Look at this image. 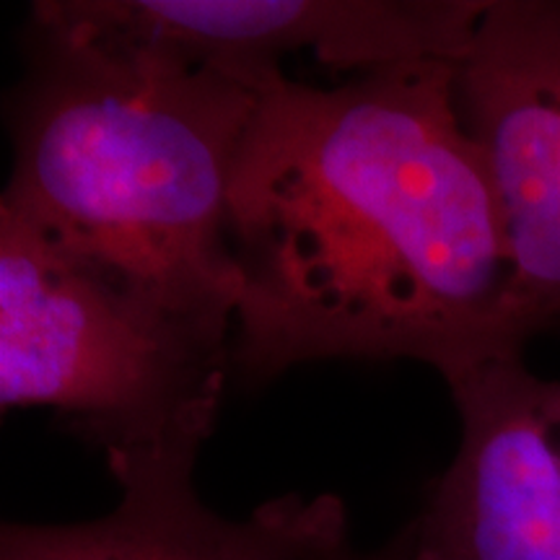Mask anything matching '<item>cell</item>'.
I'll return each instance as SVG.
<instances>
[{
	"label": "cell",
	"mask_w": 560,
	"mask_h": 560,
	"mask_svg": "<svg viewBox=\"0 0 560 560\" xmlns=\"http://www.w3.org/2000/svg\"><path fill=\"white\" fill-rule=\"evenodd\" d=\"M260 91L30 16L0 206L185 317L234 330L229 192Z\"/></svg>",
	"instance_id": "cell-2"
},
{
	"label": "cell",
	"mask_w": 560,
	"mask_h": 560,
	"mask_svg": "<svg viewBox=\"0 0 560 560\" xmlns=\"http://www.w3.org/2000/svg\"><path fill=\"white\" fill-rule=\"evenodd\" d=\"M231 380V330L166 310L0 206V410H50L122 482L195 472Z\"/></svg>",
	"instance_id": "cell-3"
},
{
	"label": "cell",
	"mask_w": 560,
	"mask_h": 560,
	"mask_svg": "<svg viewBox=\"0 0 560 560\" xmlns=\"http://www.w3.org/2000/svg\"><path fill=\"white\" fill-rule=\"evenodd\" d=\"M457 102L501 200L520 330L560 335V0H488Z\"/></svg>",
	"instance_id": "cell-5"
},
{
	"label": "cell",
	"mask_w": 560,
	"mask_h": 560,
	"mask_svg": "<svg viewBox=\"0 0 560 560\" xmlns=\"http://www.w3.org/2000/svg\"><path fill=\"white\" fill-rule=\"evenodd\" d=\"M548 397H550V412L560 431V382H548Z\"/></svg>",
	"instance_id": "cell-8"
},
{
	"label": "cell",
	"mask_w": 560,
	"mask_h": 560,
	"mask_svg": "<svg viewBox=\"0 0 560 560\" xmlns=\"http://www.w3.org/2000/svg\"><path fill=\"white\" fill-rule=\"evenodd\" d=\"M548 382L503 359L450 384L459 450L389 548L400 560H560V431Z\"/></svg>",
	"instance_id": "cell-6"
},
{
	"label": "cell",
	"mask_w": 560,
	"mask_h": 560,
	"mask_svg": "<svg viewBox=\"0 0 560 560\" xmlns=\"http://www.w3.org/2000/svg\"><path fill=\"white\" fill-rule=\"evenodd\" d=\"M457 62L260 86L229 192L244 387L338 359L418 361L450 387L524 359L506 223L462 120Z\"/></svg>",
	"instance_id": "cell-1"
},
{
	"label": "cell",
	"mask_w": 560,
	"mask_h": 560,
	"mask_svg": "<svg viewBox=\"0 0 560 560\" xmlns=\"http://www.w3.org/2000/svg\"><path fill=\"white\" fill-rule=\"evenodd\" d=\"M195 472H151L120 482L107 514L73 524H3L0 560H350L346 501L285 493L242 520L195 490Z\"/></svg>",
	"instance_id": "cell-7"
},
{
	"label": "cell",
	"mask_w": 560,
	"mask_h": 560,
	"mask_svg": "<svg viewBox=\"0 0 560 560\" xmlns=\"http://www.w3.org/2000/svg\"><path fill=\"white\" fill-rule=\"evenodd\" d=\"M350 560H400L397 558V552L389 548H384V550H380V552H369V556H361V552H353V558Z\"/></svg>",
	"instance_id": "cell-9"
},
{
	"label": "cell",
	"mask_w": 560,
	"mask_h": 560,
	"mask_svg": "<svg viewBox=\"0 0 560 560\" xmlns=\"http://www.w3.org/2000/svg\"><path fill=\"white\" fill-rule=\"evenodd\" d=\"M486 9L488 0H39L30 16L260 91L296 52L350 75L457 62Z\"/></svg>",
	"instance_id": "cell-4"
}]
</instances>
